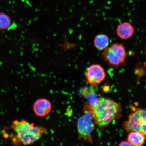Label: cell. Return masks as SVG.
Here are the masks:
<instances>
[{
	"label": "cell",
	"mask_w": 146,
	"mask_h": 146,
	"mask_svg": "<svg viewBox=\"0 0 146 146\" xmlns=\"http://www.w3.org/2000/svg\"><path fill=\"white\" fill-rule=\"evenodd\" d=\"M11 25V21L10 17L5 13L0 12V30H7Z\"/></svg>",
	"instance_id": "8fae6325"
},
{
	"label": "cell",
	"mask_w": 146,
	"mask_h": 146,
	"mask_svg": "<svg viewBox=\"0 0 146 146\" xmlns=\"http://www.w3.org/2000/svg\"><path fill=\"white\" fill-rule=\"evenodd\" d=\"M84 115L80 117L77 122L78 138L92 143L91 134L95 129L94 116L92 111L84 109Z\"/></svg>",
	"instance_id": "5b68a950"
},
{
	"label": "cell",
	"mask_w": 146,
	"mask_h": 146,
	"mask_svg": "<svg viewBox=\"0 0 146 146\" xmlns=\"http://www.w3.org/2000/svg\"><path fill=\"white\" fill-rule=\"evenodd\" d=\"M146 139V135L143 133L133 131L129 132L127 138V141L132 146H140L145 143Z\"/></svg>",
	"instance_id": "9c48e42d"
},
{
	"label": "cell",
	"mask_w": 146,
	"mask_h": 146,
	"mask_svg": "<svg viewBox=\"0 0 146 146\" xmlns=\"http://www.w3.org/2000/svg\"><path fill=\"white\" fill-rule=\"evenodd\" d=\"M11 127L16 133L18 141L24 145H31L37 141L46 131L44 127L35 126L33 123L24 120H15Z\"/></svg>",
	"instance_id": "7a4b0ae2"
},
{
	"label": "cell",
	"mask_w": 146,
	"mask_h": 146,
	"mask_svg": "<svg viewBox=\"0 0 146 146\" xmlns=\"http://www.w3.org/2000/svg\"><path fill=\"white\" fill-rule=\"evenodd\" d=\"M119 145L120 146H132L131 145L130 143L128 141H121Z\"/></svg>",
	"instance_id": "7c38bea8"
},
{
	"label": "cell",
	"mask_w": 146,
	"mask_h": 146,
	"mask_svg": "<svg viewBox=\"0 0 146 146\" xmlns=\"http://www.w3.org/2000/svg\"><path fill=\"white\" fill-rule=\"evenodd\" d=\"M52 108L50 102L45 98H40L36 100L33 106L35 113L40 117L47 116L50 112Z\"/></svg>",
	"instance_id": "52a82bcc"
},
{
	"label": "cell",
	"mask_w": 146,
	"mask_h": 146,
	"mask_svg": "<svg viewBox=\"0 0 146 146\" xmlns=\"http://www.w3.org/2000/svg\"><path fill=\"white\" fill-rule=\"evenodd\" d=\"M94 43L95 47L98 50H104L108 47L109 43V38L105 34H98L95 37Z\"/></svg>",
	"instance_id": "30bf717a"
},
{
	"label": "cell",
	"mask_w": 146,
	"mask_h": 146,
	"mask_svg": "<svg viewBox=\"0 0 146 146\" xmlns=\"http://www.w3.org/2000/svg\"><path fill=\"white\" fill-rule=\"evenodd\" d=\"M116 31L119 37L122 39H127L132 37L134 29L130 23L125 22L118 25Z\"/></svg>",
	"instance_id": "ba28073f"
},
{
	"label": "cell",
	"mask_w": 146,
	"mask_h": 146,
	"mask_svg": "<svg viewBox=\"0 0 146 146\" xmlns=\"http://www.w3.org/2000/svg\"><path fill=\"white\" fill-rule=\"evenodd\" d=\"M103 50L102 57L111 66L117 67L125 64L127 53L123 44L114 43Z\"/></svg>",
	"instance_id": "3957f363"
},
{
	"label": "cell",
	"mask_w": 146,
	"mask_h": 146,
	"mask_svg": "<svg viewBox=\"0 0 146 146\" xmlns=\"http://www.w3.org/2000/svg\"><path fill=\"white\" fill-rule=\"evenodd\" d=\"M123 127L127 132L138 131L146 135V109H137L133 111Z\"/></svg>",
	"instance_id": "277c9868"
},
{
	"label": "cell",
	"mask_w": 146,
	"mask_h": 146,
	"mask_svg": "<svg viewBox=\"0 0 146 146\" xmlns=\"http://www.w3.org/2000/svg\"><path fill=\"white\" fill-rule=\"evenodd\" d=\"M84 107L92 111L95 123L100 128L108 127L114 120L122 116L121 106L111 98H101L93 106L86 104Z\"/></svg>",
	"instance_id": "6da1fadb"
},
{
	"label": "cell",
	"mask_w": 146,
	"mask_h": 146,
	"mask_svg": "<svg viewBox=\"0 0 146 146\" xmlns=\"http://www.w3.org/2000/svg\"><path fill=\"white\" fill-rule=\"evenodd\" d=\"M145 58H146V50H145Z\"/></svg>",
	"instance_id": "4fadbf2b"
},
{
	"label": "cell",
	"mask_w": 146,
	"mask_h": 146,
	"mask_svg": "<svg viewBox=\"0 0 146 146\" xmlns=\"http://www.w3.org/2000/svg\"><path fill=\"white\" fill-rule=\"evenodd\" d=\"M106 76V73L103 67L96 64L90 66L86 73V81L92 85L100 84L104 80Z\"/></svg>",
	"instance_id": "8992f818"
}]
</instances>
